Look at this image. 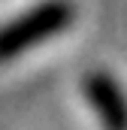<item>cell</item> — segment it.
Listing matches in <instances>:
<instances>
[{"label": "cell", "mask_w": 127, "mask_h": 130, "mask_svg": "<svg viewBox=\"0 0 127 130\" xmlns=\"http://www.w3.org/2000/svg\"><path fill=\"white\" fill-rule=\"evenodd\" d=\"M85 94L103 130H124V94L109 73H91L85 79Z\"/></svg>", "instance_id": "obj_2"}, {"label": "cell", "mask_w": 127, "mask_h": 130, "mask_svg": "<svg viewBox=\"0 0 127 130\" xmlns=\"http://www.w3.org/2000/svg\"><path fill=\"white\" fill-rule=\"evenodd\" d=\"M76 18V6L70 0H42L33 9L21 12L9 24L0 27V64L49 42L52 36L67 30Z\"/></svg>", "instance_id": "obj_1"}]
</instances>
